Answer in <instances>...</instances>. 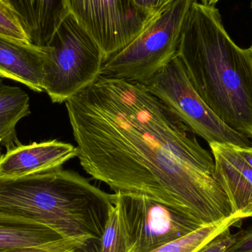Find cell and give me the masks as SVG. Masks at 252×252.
Returning <instances> with one entry per match:
<instances>
[{
	"instance_id": "cell-1",
	"label": "cell",
	"mask_w": 252,
	"mask_h": 252,
	"mask_svg": "<svg viewBox=\"0 0 252 252\" xmlns=\"http://www.w3.org/2000/svg\"><path fill=\"white\" fill-rule=\"evenodd\" d=\"M83 169L115 192L146 195L205 225L232 217L213 156L143 84L100 77L65 102Z\"/></svg>"
},
{
	"instance_id": "cell-2",
	"label": "cell",
	"mask_w": 252,
	"mask_h": 252,
	"mask_svg": "<svg viewBox=\"0 0 252 252\" xmlns=\"http://www.w3.org/2000/svg\"><path fill=\"white\" fill-rule=\"evenodd\" d=\"M178 56L200 97L216 116L252 139V45L238 47L215 6L195 1Z\"/></svg>"
},
{
	"instance_id": "cell-3",
	"label": "cell",
	"mask_w": 252,
	"mask_h": 252,
	"mask_svg": "<svg viewBox=\"0 0 252 252\" xmlns=\"http://www.w3.org/2000/svg\"><path fill=\"white\" fill-rule=\"evenodd\" d=\"M115 204L116 194L62 167L22 177H0V215L44 225L84 247L101 243Z\"/></svg>"
},
{
	"instance_id": "cell-4",
	"label": "cell",
	"mask_w": 252,
	"mask_h": 252,
	"mask_svg": "<svg viewBox=\"0 0 252 252\" xmlns=\"http://www.w3.org/2000/svg\"><path fill=\"white\" fill-rule=\"evenodd\" d=\"M46 50L43 87L53 103H65L101 75L103 51L72 13L59 25Z\"/></svg>"
},
{
	"instance_id": "cell-5",
	"label": "cell",
	"mask_w": 252,
	"mask_h": 252,
	"mask_svg": "<svg viewBox=\"0 0 252 252\" xmlns=\"http://www.w3.org/2000/svg\"><path fill=\"white\" fill-rule=\"evenodd\" d=\"M176 0L125 48L103 62L100 77L145 84L178 54L192 3Z\"/></svg>"
},
{
	"instance_id": "cell-6",
	"label": "cell",
	"mask_w": 252,
	"mask_h": 252,
	"mask_svg": "<svg viewBox=\"0 0 252 252\" xmlns=\"http://www.w3.org/2000/svg\"><path fill=\"white\" fill-rule=\"evenodd\" d=\"M143 85L208 144L219 142L241 148L252 146L247 136L222 122L204 103L192 86L178 54Z\"/></svg>"
},
{
	"instance_id": "cell-7",
	"label": "cell",
	"mask_w": 252,
	"mask_h": 252,
	"mask_svg": "<svg viewBox=\"0 0 252 252\" xmlns=\"http://www.w3.org/2000/svg\"><path fill=\"white\" fill-rule=\"evenodd\" d=\"M116 193L130 252H149L205 226L195 216L146 195Z\"/></svg>"
},
{
	"instance_id": "cell-8",
	"label": "cell",
	"mask_w": 252,
	"mask_h": 252,
	"mask_svg": "<svg viewBox=\"0 0 252 252\" xmlns=\"http://www.w3.org/2000/svg\"><path fill=\"white\" fill-rule=\"evenodd\" d=\"M66 2L69 13L100 46L105 61L125 48L154 19L133 0H66Z\"/></svg>"
},
{
	"instance_id": "cell-9",
	"label": "cell",
	"mask_w": 252,
	"mask_h": 252,
	"mask_svg": "<svg viewBox=\"0 0 252 252\" xmlns=\"http://www.w3.org/2000/svg\"><path fill=\"white\" fill-rule=\"evenodd\" d=\"M215 164V178L230 203L232 214L252 219V167L238 154L237 145L209 144Z\"/></svg>"
},
{
	"instance_id": "cell-10",
	"label": "cell",
	"mask_w": 252,
	"mask_h": 252,
	"mask_svg": "<svg viewBox=\"0 0 252 252\" xmlns=\"http://www.w3.org/2000/svg\"><path fill=\"white\" fill-rule=\"evenodd\" d=\"M77 155V147L57 139L19 145L0 156V177H22L62 167Z\"/></svg>"
},
{
	"instance_id": "cell-11",
	"label": "cell",
	"mask_w": 252,
	"mask_h": 252,
	"mask_svg": "<svg viewBox=\"0 0 252 252\" xmlns=\"http://www.w3.org/2000/svg\"><path fill=\"white\" fill-rule=\"evenodd\" d=\"M45 47L0 35V78L21 83L32 91L44 92Z\"/></svg>"
},
{
	"instance_id": "cell-12",
	"label": "cell",
	"mask_w": 252,
	"mask_h": 252,
	"mask_svg": "<svg viewBox=\"0 0 252 252\" xmlns=\"http://www.w3.org/2000/svg\"><path fill=\"white\" fill-rule=\"evenodd\" d=\"M16 13L31 44L48 45L69 13L66 0H5Z\"/></svg>"
},
{
	"instance_id": "cell-13",
	"label": "cell",
	"mask_w": 252,
	"mask_h": 252,
	"mask_svg": "<svg viewBox=\"0 0 252 252\" xmlns=\"http://www.w3.org/2000/svg\"><path fill=\"white\" fill-rule=\"evenodd\" d=\"M72 243L78 242L64 239L56 231L44 225L0 215V250L47 248Z\"/></svg>"
},
{
	"instance_id": "cell-14",
	"label": "cell",
	"mask_w": 252,
	"mask_h": 252,
	"mask_svg": "<svg viewBox=\"0 0 252 252\" xmlns=\"http://www.w3.org/2000/svg\"><path fill=\"white\" fill-rule=\"evenodd\" d=\"M30 114L28 94L19 87L6 85L0 78V156L3 148L7 151L21 145L16 126Z\"/></svg>"
},
{
	"instance_id": "cell-15",
	"label": "cell",
	"mask_w": 252,
	"mask_h": 252,
	"mask_svg": "<svg viewBox=\"0 0 252 252\" xmlns=\"http://www.w3.org/2000/svg\"><path fill=\"white\" fill-rule=\"evenodd\" d=\"M241 220L242 219L234 216L219 223L205 225L188 235L149 252H196L225 229L236 226Z\"/></svg>"
},
{
	"instance_id": "cell-16",
	"label": "cell",
	"mask_w": 252,
	"mask_h": 252,
	"mask_svg": "<svg viewBox=\"0 0 252 252\" xmlns=\"http://www.w3.org/2000/svg\"><path fill=\"white\" fill-rule=\"evenodd\" d=\"M101 252H130L125 229L116 207L103 230Z\"/></svg>"
},
{
	"instance_id": "cell-17",
	"label": "cell",
	"mask_w": 252,
	"mask_h": 252,
	"mask_svg": "<svg viewBox=\"0 0 252 252\" xmlns=\"http://www.w3.org/2000/svg\"><path fill=\"white\" fill-rule=\"evenodd\" d=\"M0 35L29 41L16 13L5 0H0Z\"/></svg>"
},
{
	"instance_id": "cell-18",
	"label": "cell",
	"mask_w": 252,
	"mask_h": 252,
	"mask_svg": "<svg viewBox=\"0 0 252 252\" xmlns=\"http://www.w3.org/2000/svg\"><path fill=\"white\" fill-rule=\"evenodd\" d=\"M231 227L227 228L207 243L196 252H225L232 245L236 238V233L231 232Z\"/></svg>"
},
{
	"instance_id": "cell-19",
	"label": "cell",
	"mask_w": 252,
	"mask_h": 252,
	"mask_svg": "<svg viewBox=\"0 0 252 252\" xmlns=\"http://www.w3.org/2000/svg\"><path fill=\"white\" fill-rule=\"evenodd\" d=\"M176 0H133L134 4L147 15L155 19L168 8Z\"/></svg>"
},
{
	"instance_id": "cell-20",
	"label": "cell",
	"mask_w": 252,
	"mask_h": 252,
	"mask_svg": "<svg viewBox=\"0 0 252 252\" xmlns=\"http://www.w3.org/2000/svg\"><path fill=\"white\" fill-rule=\"evenodd\" d=\"M225 252H252V226L237 232L235 241Z\"/></svg>"
},
{
	"instance_id": "cell-21",
	"label": "cell",
	"mask_w": 252,
	"mask_h": 252,
	"mask_svg": "<svg viewBox=\"0 0 252 252\" xmlns=\"http://www.w3.org/2000/svg\"><path fill=\"white\" fill-rule=\"evenodd\" d=\"M83 247L80 243H72L66 245L59 246V247H31V248L12 249V250H0V252H75Z\"/></svg>"
},
{
	"instance_id": "cell-22",
	"label": "cell",
	"mask_w": 252,
	"mask_h": 252,
	"mask_svg": "<svg viewBox=\"0 0 252 252\" xmlns=\"http://www.w3.org/2000/svg\"><path fill=\"white\" fill-rule=\"evenodd\" d=\"M236 150L238 154H239L252 167V147L241 148V147L236 146Z\"/></svg>"
},
{
	"instance_id": "cell-23",
	"label": "cell",
	"mask_w": 252,
	"mask_h": 252,
	"mask_svg": "<svg viewBox=\"0 0 252 252\" xmlns=\"http://www.w3.org/2000/svg\"><path fill=\"white\" fill-rule=\"evenodd\" d=\"M219 0H207L206 5L215 6V4L219 1Z\"/></svg>"
},
{
	"instance_id": "cell-24",
	"label": "cell",
	"mask_w": 252,
	"mask_h": 252,
	"mask_svg": "<svg viewBox=\"0 0 252 252\" xmlns=\"http://www.w3.org/2000/svg\"><path fill=\"white\" fill-rule=\"evenodd\" d=\"M201 3L204 4H207V0H201Z\"/></svg>"
},
{
	"instance_id": "cell-25",
	"label": "cell",
	"mask_w": 252,
	"mask_h": 252,
	"mask_svg": "<svg viewBox=\"0 0 252 252\" xmlns=\"http://www.w3.org/2000/svg\"><path fill=\"white\" fill-rule=\"evenodd\" d=\"M252 8V5H251Z\"/></svg>"
}]
</instances>
